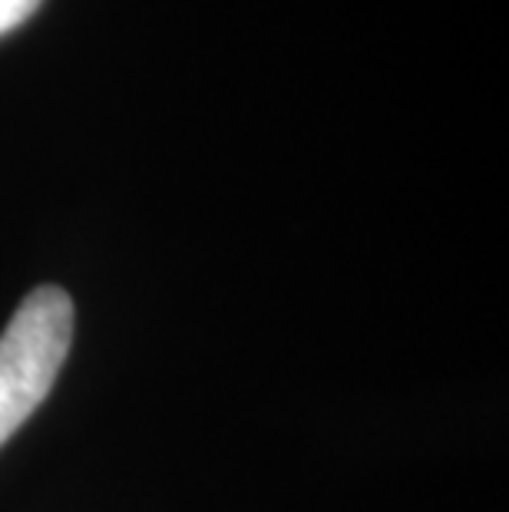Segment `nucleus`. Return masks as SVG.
Here are the masks:
<instances>
[{"label": "nucleus", "instance_id": "f257e3e1", "mask_svg": "<svg viewBox=\"0 0 509 512\" xmlns=\"http://www.w3.org/2000/svg\"><path fill=\"white\" fill-rule=\"evenodd\" d=\"M70 341V294L53 285L34 288L0 334V446L47 400Z\"/></svg>", "mask_w": 509, "mask_h": 512}, {"label": "nucleus", "instance_id": "f03ea898", "mask_svg": "<svg viewBox=\"0 0 509 512\" xmlns=\"http://www.w3.org/2000/svg\"><path fill=\"white\" fill-rule=\"evenodd\" d=\"M40 4L43 0H0V37L34 17Z\"/></svg>", "mask_w": 509, "mask_h": 512}]
</instances>
